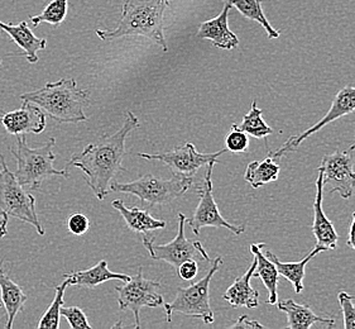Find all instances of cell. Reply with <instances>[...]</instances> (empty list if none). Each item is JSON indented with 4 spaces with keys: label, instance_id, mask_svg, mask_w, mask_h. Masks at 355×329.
I'll list each match as a JSON object with an SVG mask.
<instances>
[{
    "label": "cell",
    "instance_id": "3",
    "mask_svg": "<svg viewBox=\"0 0 355 329\" xmlns=\"http://www.w3.org/2000/svg\"><path fill=\"white\" fill-rule=\"evenodd\" d=\"M90 93L78 89L75 79H61L29 93L21 94V101L41 108L44 115L58 123L86 122L84 107L89 104Z\"/></svg>",
    "mask_w": 355,
    "mask_h": 329
},
{
    "label": "cell",
    "instance_id": "40",
    "mask_svg": "<svg viewBox=\"0 0 355 329\" xmlns=\"http://www.w3.org/2000/svg\"><path fill=\"white\" fill-rule=\"evenodd\" d=\"M0 66H1V58H0Z\"/></svg>",
    "mask_w": 355,
    "mask_h": 329
},
{
    "label": "cell",
    "instance_id": "35",
    "mask_svg": "<svg viewBox=\"0 0 355 329\" xmlns=\"http://www.w3.org/2000/svg\"><path fill=\"white\" fill-rule=\"evenodd\" d=\"M230 328H264V326L254 319H250L248 315H242V317H239V319L234 324L230 326Z\"/></svg>",
    "mask_w": 355,
    "mask_h": 329
},
{
    "label": "cell",
    "instance_id": "32",
    "mask_svg": "<svg viewBox=\"0 0 355 329\" xmlns=\"http://www.w3.org/2000/svg\"><path fill=\"white\" fill-rule=\"evenodd\" d=\"M60 314L67 319L72 329H92L90 323L87 322L85 313L78 307H62Z\"/></svg>",
    "mask_w": 355,
    "mask_h": 329
},
{
    "label": "cell",
    "instance_id": "2",
    "mask_svg": "<svg viewBox=\"0 0 355 329\" xmlns=\"http://www.w3.org/2000/svg\"><path fill=\"white\" fill-rule=\"evenodd\" d=\"M168 6L170 0H124L115 29H99L96 35L104 41L125 36L147 37L166 52L168 47L164 38V15Z\"/></svg>",
    "mask_w": 355,
    "mask_h": 329
},
{
    "label": "cell",
    "instance_id": "15",
    "mask_svg": "<svg viewBox=\"0 0 355 329\" xmlns=\"http://www.w3.org/2000/svg\"><path fill=\"white\" fill-rule=\"evenodd\" d=\"M322 171L321 169L318 170V179H316V196L313 201V233L316 238V247H320L324 251L335 250L339 242V235L335 230L334 224L330 222L327 218L324 208H322V199H324V180H322Z\"/></svg>",
    "mask_w": 355,
    "mask_h": 329
},
{
    "label": "cell",
    "instance_id": "28",
    "mask_svg": "<svg viewBox=\"0 0 355 329\" xmlns=\"http://www.w3.org/2000/svg\"><path fill=\"white\" fill-rule=\"evenodd\" d=\"M67 10H69V0H52L43 9L42 13L33 15L31 18V22L36 27H38L43 22L58 27L66 19Z\"/></svg>",
    "mask_w": 355,
    "mask_h": 329
},
{
    "label": "cell",
    "instance_id": "1",
    "mask_svg": "<svg viewBox=\"0 0 355 329\" xmlns=\"http://www.w3.org/2000/svg\"><path fill=\"white\" fill-rule=\"evenodd\" d=\"M139 127V121L133 112L125 113L121 128L114 135H103L99 141L89 144L78 153H73L66 167L75 166L84 172L86 184L90 186L95 196L104 201L112 192V180L123 170V158L125 155V140L133 129Z\"/></svg>",
    "mask_w": 355,
    "mask_h": 329
},
{
    "label": "cell",
    "instance_id": "30",
    "mask_svg": "<svg viewBox=\"0 0 355 329\" xmlns=\"http://www.w3.org/2000/svg\"><path fill=\"white\" fill-rule=\"evenodd\" d=\"M225 146L227 150L233 153H247L249 151V138L247 133L236 128L235 124H232L230 132L227 133L225 138Z\"/></svg>",
    "mask_w": 355,
    "mask_h": 329
},
{
    "label": "cell",
    "instance_id": "16",
    "mask_svg": "<svg viewBox=\"0 0 355 329\" xmlns=\"http://www.w3.org/2000/svg\"><path fill=\"white\" fill-rule=\"evenodd\" d=\"M112 205L115 210L121 213L128 228L135 232L137 235L142 236V242L155 241L153 232L166 227V222L153 218L147 210H142L138 208H128L124 204V201L119 199L114 201Z\"/></svg>",
    "mask_w": 355,
    "mask_h": 329
},
{
    "label": "cell",
    "instance_id": "14",
    "mask_svg": "<svg viewBox=\"0 0 355 329\" xmlns=\"http://www.w3.org/2000/svg\"><path fill=\"white\" fill-rule=\"evenodd\" d=\"M0 123L9 135H40L46 128V115L42 109L31 101H23L19 109L3 113Z\"/></svg>",
    "mask_w": 355,
    "mask_h": 329
},
{
    "label": "cell",
    "instance_id": "10",
    "mask_svg": "<svg viewBox=\"0 0 355 329\" xmlns=\"http://www.w3.org/2000/svg\"><path fill=\"white\" fill-rule=\"evenodd\" d=\"M219 161H213L210 164H206V175L202 186L200 189V201L199 205L196 208L195 213L189 221H186L190 226L193 235L200 236L201 229L205 227H214V228H227L230 230L235 236H241L244 233L245 227L244 226H234L221 215L219 207L216 201L214 199L213 194V180H211V174L215 164Z\"/></svg>",
    "mask_w": 355,
    "mask_h": 329
},
{
    "label": "cell",
    "instance_id": "11",
    "mask_svg": "<svg viewBox=\"0 0 355 329\" xmlns=\"http://www.w3.org/2000/svg\"><path fill=\"white\" fill-rule=\"evenodd\" d=\"M225 150L218 151L215 153H200L196 150L195 144H185L180 147L164 153H138V158H146L148 161H161L167 164L173 172V175L181 178H193L196 172L205 164H210L213 161H218V158L227 152Z\"/></svg>",
    "mask_w": 355,
    "mask_h": 329
},
{
    "label": "cell",
    "instance_id": "24",
    "mask_svg": "<svg viewBox=\"0 0 355 329\" xmlns=\"http://www.w3.org/2000/svg\"><path fill=\"white\" fill-rule=\"evenodd\" d=\"M320 252H324L322 248L316 247L313 248L306 258H302L299 262H282L278 260L277 256L275 253H272L270 251L266 252V256L270 258V261L277 267L279 276H282L286 280H288L292 284V287L295 289V293H302L304 290V279H305L306 266L313 260L315 256H318Z\"/></svg>",
    "mask_w": 355,
    "mask_h": 329
},
{
    "label": "cell",
    "instance_id": "25",
    "mask_svg": "<svg viewBox=\"0 0 355 329\" xmlns=\"http://www.w3.org/2000/svg\"><path fill=\"white\" fill-rule=\"evenodd\" d=\"M279 171L281 167L277 164V160H275L268 153V156L263 161H253L247 166V170L244 172V179L252 187L258 189L261 186L278 180Z\"/></svg>",
    "mask_w": 355,
    "mask_h": 329
},
{
    "label": "cell",
    "instance_id": "7",
    "mask_svg": "<svg viewBox=\"0 0 355 329\" xmlns=\"http://www.w3.org/2000/svg\"><path fill=\"white\" fill-rule=\"evenodd\" d=\"M0 209L21 222L33 226L38 235H44L37 214L35 196L26 192L15 174L8 169L3 155H0Z\"/></svg>",
    "mask_w": 355,
    "mask_h": 329
},
{
    "label": "cell",
    "instance_id": "13",
    "mask_svg": "<svg viewBox=\"0 0 355 329\" xmlns=\"http://www.w3.org/2000/svg\"><path fill=\"white\" fill-rule=\"evenodd\" d=\"M352 151H336L322 158L319 169L324 185H330L329 193H339L343 199H350L355 190V171Z\"/></svg>",
    "mask_w": 355,
    "mask_h": 329
},
{
    "label": "cell",
    "instance_id": "22",
    "mask_svg": "<svg viewBox=\"0 0 355 329\" xmlns=\"http://www.w3.org/2000/svg\"><path fill=\"white\" fill-rule=\"evenodd\" d=\"M64 279L67 281L69 287L78 285L80 287H87V289H95V287L110 280H121V281H128L130 276L124 273H116L110 271L107 269V262L105 260H101L96 265L84 270V271H72L70 273H64Z\"/></svg>",
    "mask_w": 355,
    "mask_h": 329
},
{
    "label": "cell",
    "instance_id": "26",
    "mask_svg": "<svg viewBox=\"0 0 355 329\" xmlns=\"http://www.w3.org/2000/svg\"><path fill=\"white\" fill-rule=\"evenodd\" d=\"M227 3L230 7L236 8L245 18L258 22L266 29L270 40L279 37V32L273 28V26H270V22L263 13L261 0H227Z\"/></svg>",
    "mask_w": 355,
    "mask_h": 329
},
{
    "label": "cell",
    "instance_id": "34",
    "mask_svg": "<svg viewBox=\"0 0 355 329\" xmlns=\"http://www.w3.org/2000/svg\"><path fill=\"white\" fill-rule=\"evenodd\" d=\"M198 272H199V265H198V261H193V260L185 261L178 269L180 278L182 280H187V281L195 279Z\"/></svg>",
    "mask_w": 355,
    "mask_h": 329
},
{
    "label": "cell",
    "instance_id": "31",
    "mask_svg": "<svg viewBox=\"0 0 355 329\" xmlns=\"http://www.w3.org/2000/svg\"><path fill=\"white\" fill-rule=\"evenodd\" d=\"M354 296L349 295L347 292L338 294V301L340 304L343 318H344V328L355 329V303Z\"/></svg>",
    "mask_w": 355,
    "mask_h": 329
},
{
    "label": "cell",
    "instance_id": "6",
    "mask_svg": "<svg viewBox=\"0 0 355 329\" xmlns=\"http://www.w3.org/2000/svg\"><path fill=\"white\" fill-rule=\"evenodd\" d=\"M193 178L173 175L170 180H161L147 174L130 183H113L112 192L132 194L139 198L143 205H166L176 201L191 187Z\"/></svg>",
    "mask_w": 355,
    "mask_h": 329
},
{
    "label": "cell",
    "instance_id": "8",
    "mask_svg": "<svg viewBox=\"0 0 355 329\" xmlns=\"http://www.w3.org/2000/svg\"><path fill=\"white\" fill-rule=\"evenodd\" d=\"M161 284L158 281L146 279L143 269L139 267L135 276H132L123 287H116L118 304L121 310H130L135 315V328H141L139 312L144 307L157 308L164 305V296L159 294Z\"/></svg>",
    "mask_w": 355,
    "mask_h": 329
},
{
    "label": "cell",
    "instance_id": "5",
    "mask_svg": "<svg viewBox=\"0 0 355 329\" xmlns=\"http://www.w3.org/2000/svg\"><path fill=\"white\" fill-rule=\"evenodd\" d=\"M223 266V258H215L211 267L202 279L187 287H178L176 298L172 303L164 304L166 310V321H172L173 313L198 318L205 324L214 323V312L210 307V284L214 275Z\"/></svg>",
    "mask_w": 355,
    "mask_h": 329
},
{
    "label": "cell",
    "instance_id": "4",
    "mask_svg": "<svg viewBox=\"0 0 355 329\" xmlns=\"http://www.w3.org/2000/svg\"><path fill=\"white\" fill-rule=\"evenodd\" d=\"M24 137V135L17 136L15 150L9 147L10 153L15 156L17 161L15 178L23 187L37 190L41 189L43 183L51 179L52 176H70L67 167H64V170H57L53 166V162L56 160V155L52 151L56 146L55 137H51L46 144L37 149L28 147Z\"/></svg>",
    "mask_w": 355,
    "mask_h": 329
},
{
    "label": "cell",
    "instance_id": "20",
    "mask_svg": "<svg viewBox=\"0 0 355 329\" xmlns=\"http://www.w3.org/2000/svg\"><path fill=\"white\" fill-rule=\"evenodd\" d=\"M0 29L6 32L9 37L15 41L18 47H21L23 52L18 56H24L28 60L29 64L38 62V51L46 50L47 41L44 38L38 37L31 31L27 22H21L19 24H10L0 22Z\"/></svg>",
    "mask_w": 355,
    "mask_h": 329
},
{
    "label": "cell",
    "instance_id": "38",
    "mask_svg": "<svg viewBox=\"0 0 355 329\" xmlns=\"http://www.w3.org/2000/svg\"><path fill=\"white\" fill-rule=\"evenodd\" d=\"M348 150L352 151V152H353V151L355 150V142H354V144H352V146H350V147H349Z\"/></svg>",
    "mask_w": 355,
    "mask_h": 329
},
{
    "label": "cell",
    "instance_id": "29",
    "mask_svg": "<svg viewBox=\"0 0 355 329\" xmlns=\"http://www.w3.org/2000/svg\"><path fill=\"white\" fill-rule=\"evenodd\" d=\"M69 287L67 281L64 280L61 285L56 287V295L55 299L52 301L50 308L46 310V313L43 314L41 321L38 323V328L40 329H58L60 328V310L64 307V296L66 287Z\"/></svg>",
    "mask_w": 355,
    "mask_h": 329
},
{
    "label": "cell",
    "instance_id": "39",
    "mask_svg": "<svg viewBox=\"0 0 355 329\" xmlns=\"http://www.w3.org/2000/svg\"><path fill=\"white\" fill-rule=\"evenodd\" d=\"M1 307H3V303H0V308H1Z\"/></svg>",
    "mask_w": 355,
    "mask_h": 329
},
{
    "label": "cell",
    "instance_id": "12",
    "mask_svg": "<svg viewBox=\"0 0 355 329\" xmlns=\"http://www.w3.org/2000/svg\"><path fill=\"white\" fill-rule=\"evenodd\" d=\"M354 110L355 86H345V87L341 89L339 93L335 95L334 101L331 103V107L329 109V112L320 119L319 122L315 123L313 127L306 129L305 132L301 133L299 136L290 137L277 151L270 152V156L275 160L284 158V155L297 150L300 144H302L309 137L313 136V133H316V132H319L320 129L327 127V124L340 119L341 117H345V115L353 113Z\"/></svg>",
    "mask_w": 355,
    "mask_h": 329
},
{
    "label": "cell",
    "instance_id": "21",
    "mask_svg": "<svg viewBox=\"0 0 355 329\" xmlns=\"http://www.w3.org/2000/svg\"><path fill=\"white\" fill-rule=\"evenodd\" d=\"M3 264L4 260H0V295L1 303L7 312L6 329H12L17 315L24 309V304L27 303V295L17 282L3 271Z\"/></svg>",
    "mask_w": 355,
    "mask_h": 329
},
{
    "label": "cell",
    "instance_id": "9",
    "mask_svg": "<svg viewBox=\"0 0 355 329\" xmlns=\"http://www.w3.org/2000/svg\"><path fill=\"white\" fill-rule=\"evenodd\" d=\"M186 217L182 213H178V232L175 239L166 244H155V241L143 242L144 247L150 252V258L158 261H164L168 265L176 269L185 261H210L205 248L199 241L192 242L185 236Z\"/></svg>",
    "mask_w": 355,
    "mask_h": 329
},
{
    "label": "cell",
    "instance_id": "23",
    "mask_svg": "<svg viewBox=\"0 0 355 329\" xmlns=\"http://www.w3.org/2000/svg\"><path fill=\"white\" fill-rule=\"evenodd\" d=\"M263 247H266V244H250V252L253 253V256L257 260L256 270H254L253 276L261 279L270 294L267 303L270 305H275V304H277L278 301L277 289L279 273H278L276 265L266 255H263Z\"/></svg>",
    "mask_w": 355,
    "mask_h": 329
},
{
    "label": "cell",
    "instance_id": "19",
    "mask_svg": "<svg viewBox=\"0 0 355 329\" xmlns=\"http://www.w3.org/2000/svg\"><path fill=\"white\" fill-rule=\"evenodd\" d=\"M257 260L254 258L248 270L242 276L236 278L234 282L227 287V292L223 295V299L227 301L234 308L244 307L247 309H256L259 305V293L250 285V280L253 279V273L256 270Z\"/></svg>",
    "mask_w": 355,
    "mask_h": 329
},
{
    "label": "cell",
    "instance_id": "36",
    "mask_svg": "<svg viewBox=\"0 0 355 329\" xmlns=\"http://www.w3.org/2000/svg\"><path fill=\"white\" fill-rule=\"evenodd\" d=\"M350 248L355 251V212L352 215V223H350V229H349L348 241H347Z\"/></svg>",
    "mask_w": 355,
    "mask_h": 329
},
{
    "label": "cell",
    "instance_id": "37",
    "mask_svg": "<svg viewBox=\"0 0 355 329\" xmlns=\"http://www.w3.org/2000/svg\"><path fill=\"white\" fill-rule=\"evenodd\" d=\"M8 217H9V215H8L6 212H3V210L0 209V238L7 236V226L8 221H9V218H8Z\"/></svg>",
    "mask_w": 355,
    "mask_h": 329
},
{
    "label": "cell",
    "instance_id": "27",
    "mask_svg": "<svg viewBox=\"0 0 355 329\" xmlns=\"http://www.w3.org/2000/svg\"><path fill=\"white\" fill-rule=\"evenodd\" d=\"M263 110L257 106V101H253L249 113L244 115L241 124H235L236 128L241 129L248 136L254 137L257 140L266 138L273 133V129L263 119Z\"/></svg>",
    "mask_w": 355,
    "mask_h": 329
},
{
    "label": "cell",
    "instance_id": "17",
    "mask_svg": "<svg viewBox=\"0 0 355 329\" xmlns=\"http://www.w3.org/2000/svg\"><path fill=\"white\" fill-rule=\"evenodd\" d=\"M277 307L282 313L287 315V328L309 329L315 324H321L327 326V328H331L335 326V318L318 315L309 305L299 304L293 299L277 301Z\"/></svg>",
    "mask_w": 355,
    "mask_h": 329
},
{
    "label": "cell",
    "instance_id": "18",
    "mask_svg": "<svg viewBox=\"0 0 355 329\" xmlns=\"http://www.w3.org/2000/svg\"><path fill=\"white\" fill-rule=\"evenodd\" d=\"M230 8L232 7L227 3L223 12L216 18L201 23L198 31V37L202 40H210L214 46L223 50L236 49L239 44V40L227 26V15L230 12Z\"/></svg>",
    "mask_w": 355,
    "mask_h": 329
},
{
    "label": "cell",
    "instance_id": "33",
    "mask_svg": "<svg viewBox=\"0 0 355 329\" xmlns=\"http://www.w3.org/2000/svg\"><path fill=\"white\" fill-rule=\"evenodd\" d=\"M89 227H90V222H89L87 217L80 214V213L72 214L67 221V228L76 236H81L86 233L89 230Z\"/></svg>",
    "mask_w": 355,
    "mask_h": 329
}]
</instances>
